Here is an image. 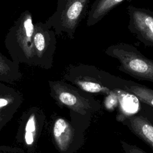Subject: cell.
Returning <instances> with one entry per match:
<instances>
[{"label": "cell", "instance_id": "obj_8", "mask_svg": "<svg viewBox=\"0 0 153 153\" xmlns=\"http://www.w3.org/2000/svg\"><path fill=\"white\" fill-rule=\"evenodd\" d=\"M123 123L153 149V125L146 118L140 115H130L124 118Z\"/></svg>", "mask_w": 153, "mask_h": 153}, {"label": "cell", "instance_id": "obj_6", "mask_svg": "<svg viewBox=\"0 0 153 153\" xmlns=\"http://www.w3.org/2000/svg\"><path fill=\"white\" fill-rule=\"evenodd\" d=\"M56 35L45 23H34L33 34V66L48 70L53 65L54 56L56 49Z\"/></svg>", "mask_w": 153, "mask_h": 153}, {"label": "cell", "instance_id": "obj_1", "mask_svg": "<svg viewBox=\"0 0 153 153\" xmlns=\"http://www.w3.org/2000/svg\"><path fill=\"white\" fill-rule=\"evenodd\" d=\"M63 77L85 93L106 96L116 90H123L125 82L124 79L94 65L82 63L67 67Z\"/></svg>", "mask_w": 153, "mask_h": 153}, {"label": "cell", "instance_id": "obj_10", "mask_svg": "<svg viewBox=\"0 0 153 153\" xmlns=\"http://www.w3.org/2000/svg\"><path fill=\"white\" fill-rule=\"evenodd\" d=\"M124 0H95L88 11L86 25L92 26Z\"/></svg>", "mask_w": 153, "mask_h": 153}, {"label": "cell", "instance_id": "obj_11", "mask_svg": "<svg viewBox=\"0 0 153 153\" xmlns=\"http://www.w3.org/2000/svg\"><path fill=\"white\" fill-rule=\"evenodd\" d=\"M19 65V63L10 60L0 52V81L11 82L20 80L23 74Z\"/></svg>", "mask_w": 153, "mask_h": 153}, {"label": "cell", "instance_id": "obj_4", "mask_svg": "<svg viewBox=\"0 0 153 153\" xmlns=\"http://www.w3.org/2000/svg\"><path fill=\"white\" fill-rule=\"evenodd\" d=\"M90 0H57L54 13L45 21L56 35L62 33L74 39L76 30L85 17Z\"/></svg>", "mask_w": 153, "mask_h": 153}, {"label": "cell", "instance_id": "obj_5", "mask_svg": "<svg viewBox=\"0 0 153 153\" xmlns=\"http://www.w3.org/2000/svg\"><path fill=\"white\" fill-rule=\"evenodd\" d=\"M51 96L61 105L82 115L99 107L88 93L63 81H48Z\"/></svg>", "mask_w": 153, "mask_h": 153}, {"label": "cell", "instance_id": "obj_12", "mask_svg": "<svg viewBox=\"0 0 153 153\" xmlns=\"http://www.w3.org/2000/svg\"><path fill=\"white\" fill-rule=\"evenodd\" d=\"M123 90L134 95L142 103L153 108V89L125 79Z\"/></svg>", "mask_w": 153, "mask_h": 153}, {"label": "cell", "instance_id": "obj_9", "mask_svg": "<svg viewBox=\"0 0 153 153\" xmlns=\"http://www.w3.org/2000/svg\"><path fill=\"white\" fill-rule=\"evenodd\" d=\"M53 132L59 149L62 152L66 151L73 139L74 130L71 124L63 118H58L54 124Z\"/></svg>", "mask_w": 153, "mask_h": 153}, {"label": "cell", "instance_id": "obj_3", "mask_svg": "<svg viewBox=\"0 0 153 153\" xmlns=\"http://www.w3.org/2000/svg\"><path fill=\"white\" fill-rule=\"evenodd\" d=\"M105 53L119 61V71L136 79L153 82V60L133 45L124 42L112 44L106 48Z\"/></svg>", "mask_w": 153, "mask_h": 153}, {"label": "cell", "instance_id": "obj_14", "mask_svg": "<svg viewBox=\"0 0 153 153\" xmlns=\"http://www.w3.org/2000/svg\"><path fill=\"white\" fill-rule=\"evenodd\" d=\"M118 97L117 94V90H116L106 96L105 101V106L106 108L109 111L114 110L118 104Z\"/></svg>", "mask_w": 153, "mask_h": 153}, {"label": "cell", "instance_id": "obj_13", "mask_svg": "<svg viewBox=\"0 0 153 153\" xmlns=\"http://www.w3.org/2000/svg\"><path fill=\"white\" fill-rule=\"evenodd\" d=\"M36 130L35 126V119L34 114H32L29 118L26 127H25V139L27 145H32L34 141V136Z\"/></svg>", "mask_w": 153, "mask_h": 153}, {"label": "cell", "instance_id": "obj_7", "mask_svg": "<svg viewBox=\"0 0 153 153\" xmlns=\"http://www.w3.org/2000/svg\"><path fill=\"white\" fill-rule=\"evenodd\" d=\"M128 29L145 46L153 47V11L128 5Z\"/></svg>", "mask_w": 153, "mask_h": 153}, {"label": "cell", "instance_id": "obj_16", "mask_svg": "<svg viewBox=\"0 0 153 153\" xmlns=\"http://www.w3.org/2000/svg\"><path fill=\"white\" fill-rule=\"evenodd\" d=\"M152 110H153V109H152Z\"/></svg>", "mask_w": 153, "mask_h": 153}, {"label": "cell", "instance_id": "obj_15", "mask_svg": "<svg viewBox=\"0 0 153 153\" xmlns=\"http://www.w3.org/2000/svg\"><path fill=\"white\" fill-rule=\"evenodd\" d=\"M121 144L125 153H147L139 147L134 145H131L124 142H121Z\"/></svg>", "mask_w": 153, "mask_h": 153}, {"label": "cell", "instance_id": "obj_2", "mask_svg": "<svg viewBox=\"0 0 153 153\" xmlns=\"http://www.w3.org/2000/svg\"><path fill=\"white\" fill-rule=\"evenodd\" d=\"M33 30L32 15L25 10L14 22L4 39L5 47L13 62L33 66Z\"/></svg>", "mask_w": 153, "mask_h": 153}]
</instances>
